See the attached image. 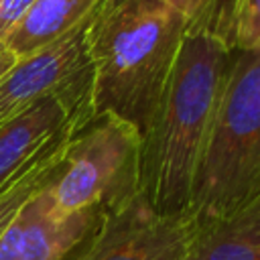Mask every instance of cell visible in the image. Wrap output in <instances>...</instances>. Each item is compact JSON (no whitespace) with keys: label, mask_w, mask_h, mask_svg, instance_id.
Returning a JSON list of instances; mask_svg holds the SVG:
<instances>
[{"label":"cell","mask_w":260,"mask_h":260,"mask_svg":"<svg viewBox=\"0 0 260 260\" xmlns=\"http://www.w3.org/2000/svg\"><path fill=\"white\" fill-rule=\"evenodd\" d=\"M24 236V211L22 207L14 215V219L0 234V260H18Z\"/></svg>","instance_id":"cell-14"},{"label":"cell","mask_w":260,"mask_h":260,"mask_svg":"<svg viewBox=\"0 0 260 260\" xmlns=\"http://www.w3.org/2000/svg\"><path fill=\"white\" fill-rule=\"evenodd\" d=\"M232 55L234 49L217 30H189L140 134L138 195L160 215L185 217Z\"/></svg>","instance_id":"cell-1"},{"label":"cell","mask_w":260,"mask_h":260,"mask_svg":"<svg viewBox=\"0 0 260 260\" xmlns=\"http://www.w3.org/2000/svg\"><path fill=\"white\" fill-rule=\"evenodd\" d=\"M32 0H0V43L16 28Z\"/></svg>","instance_id":"cell-15"},{"label":"cell","mask_w":260,"mask_h":260,"mask_svg":"<svg viewBox=\"0 0 260 260\" xmlns=\"http://www.w3.org/2000/svg\"><path fill=\"white\" fill-rule=\"evenodd\" d=\"M187 32V22L160 0L98 6L89 26L93 116L112 114L142 134Z\"/></svg>","instance_id":"cell-2"},{"label":"cell","mask_w":260,"mask_h":260,"mask_svg":"<svg viewBox=\"0 0 260 260\" xmlns=\"http://www.w3.org/2000/svg\"><path fill=\"white\" fill-rule=\"evenodd\" d=\"M93 118L91 91L47 95L0 126V187L47 148L75 136Z\"/></svg>","instance_id":"cell-7"},{"label":"cell","mask_w":260,"mask_h":260,"mask_svg":"<svg viewBox=\"0 0 260 260\" xmlns=\"http://www.w3.org/2000/svg\"><path fill=\"white\" fill-rule=\"evenodd\" d=\"M18 61V57L4 45V43H0V79L12 69V65Z\"/></svg>","instance_id":"cell-16"},{"label":"cell","mask_w":260,"mask_h":260,"mask_svg":"<svg viewBox=\"0 0 260 260\" xmlns=\"http://www.w3.org/2000/svg\"><path fill=\"white\" fill-rule=\"evenodd\" d=\"M122 2H126V0H102V2H100V8H102V10H110V8H114V6L122 4Z\"/></svg>","instance_id":"cell-17"},{"label":"cell","mask_w":260,"mask_h":260,"mask_svg":"<svg viewBox=\"0 0 260 260\" xmlns=\"http://www.w3.org/2000/svg\"><path fill=\"white\" fill-rule=\"evenodd\" d=\"M95 10L61 39L20 57L0 79V126L47 95L91 91L89 26Z\"/></svg>","instance_id":"cell-5"},{"label":"cell","mask_w":260,"mask_h":260,"mask_svg":"<svg viewBox=\"0 0 260 260\" xmlns=\"http://www.w3.org/2000/svg\"><path fill=\"white\" fill-rule=\"evenodd\" d=\"M221 37L234 51L260 49V0H234L225 10Z\"/></svg>","instance_id":"cell-12"},{"label":"cell","mask_w":260,"mask_h":260,"mask_svg":"<svg viewBox=\"0 0 260 260\" xmlns=\"http://www.w3.org/2000/svg\"><path fill=\"white\" fill-rule=\"evenodd\" d=\"M71 138H67V140L47 148L39 156H35L26 167H22L14 177H10L0 187V234L14 219V215L28 201V197L51 179V175L55 173L57 165L61 162Z\"/></svg>","instance_id":"cell-11"},{"label":"cell","mask_w":260,"mask_h":260,"mask_svg":"<svg viewBox=\"0 0 260 260\" xmlns=\"http://www.w3.org/2000/svg\"><path fill=\"white\" fill-rule=\"evenodd\" d=\"M138 130L112 114L93 116L71 138L47 183L53 213L110 211L126 203L138 193Z\"/></svg>","instance_id":"cell-4"},{"label":"cell","mask_w":260,"mask_h":260,"mask_svg":"<svg viewBox=\"0 0 260 260\" xmlns=\"http://www.w3.org/2000/svg\"><path fill=\"white\" fill-rule=\"evenodd\" d=\"M193 225L154 211L138 193L110 209L73 260H183Z\"/></svg>","instance_id":"cell-6"},{"label":"cell","mask_w":260,"mask_h":260,"mask_svg":"<svg viewBox=\"0 0 260 260\" xmlns=\"http://www.w3.org/2000/svg\"><path fill=\"white\" fill-rule=\"evenodd\" d=\"M171 10H175L189 26V30H217L221 35V24L225 12L221 8L223 0H160Z\"/></svg>","instance_id":"cell-13"},{"label":"cell","mask_w":260,"mask_h":260,"mask_svg":"<svg viewBox=\"0 0 260 260\" xmlns=\"http://www.w3.org/2000/svg\"><path fill=\"white\" fill-rule=\"evenodd\" d=\"M47 183L22 205L24 236L18 260H67L87 242L106 213L104 209L91 207L65 217L55 215Z\"/></svg>","instance_id":"cell-8"},{"label":"cell","mask_w":260,"mask_h":260,"mask_svg":"<svg viewBox=\"0 0 260 260\" xmlns=\"http://www.w3.org/2000/svg\"><path fill=\"white\" fill-rule=\"evenodd\" d=\"M102 0H32L4 45L20 59L79 26Z\"/></svg>","instance_id":"cell-10"},{"label":"cell","mask_w":260,"mask_h":260,"mask_svg":"<svg viewBox=\"0 0 260 260\" xmlns=\"http://www.w3.org/2000/svg\"><path fill=\"white\" fill-rule=\"evenodd\" d=\"M183 260H260V195L219 219L193 225Z\"/></svg>","instance_id":"cell-9"},{"label":"cell","mask_w":260,"mask_h":260,"mask_svg":"<svg viewBox=\"0 0 260 260\" xmlns=\"http://www.w3.org/2000/svg\"><path fill=\"white\" fill-rule=\"evenodd\" d=\"M260 195V49L234 51L191 187V225L219 219Z\"/></svg>","instance_id":"cell-3"}]
</instances>
